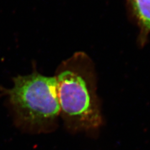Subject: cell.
I'll return each mask as SVG.
<instances>
[{
    "label": "cell",
    "mask_w": 150,
    "mask_h": 150,
    "mask_svg": "<svg viewBox=\"0 0 150 150\" xmlns=\"http://www.w3.org/2000/svg\"><path fill=\"white\" fill-rule=\"evenodd\" d=\"M16 124L32 133L55 129L60 106L54 76L33 71L13 78V86L6 90Z\"/></svg>",
    "instance_id": "cell-1"
},
{
    "label": "cell",
    "mask_w": 150,
    "mask_h": 150,
    "mask_svg": "<svg viewBox=\"0 0 150 150\" xmlns=\"http://www.w3.org/2000/svg\"><path fill=\"white\" fill-rule=\"evenodd\" d=\"M62 115L72 130L95 127L101 117L92 100L85 78L77 67L75 58L63 62L54 76Z\"/></svg>",
    "instance_id": "cell-2"
},
{
    "label": "cell",
    "mask_w": 150,
    "mask_h": 150,
    "mask_svg": "<svg viewBox=\"0 0 150 150\" xmlns=\"http://www.w3.org/2000/svg\"><path fill=\"white\" fill-rule=\"evenodd\" d=\"M136 15L145 30H150V0H131Z\"/></svg>",
    "instance_id": "cell-3"
}]
</instances>
